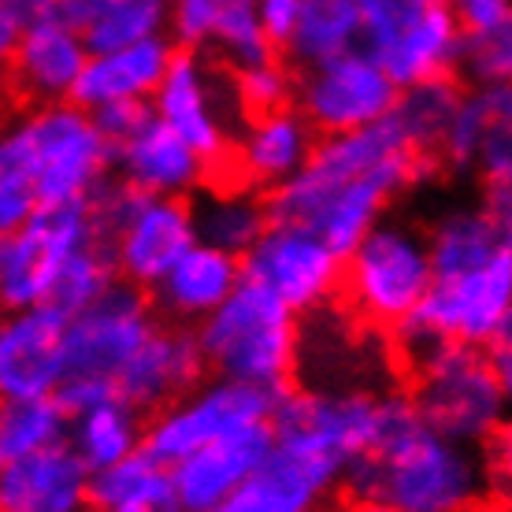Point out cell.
Returning <instances> with one entry per match:
<instances>
[{"label":"cell","instance_id":"ffe728a7","mask_svg":"<svg viewBox=\"0 0 512 512\" xmlns=\"http://www.w3.org/2000/svg\"><path fill=\"white\" fill-rule=\"evenodd\" d=\"M112 171L130 190L182 197V201L205 190L208 175H212V167L193 153L175 130H167L153 112L141 119L127 138L112 145Z\"/></svg>","mask_w":512,"mask_h":512},{"label":"cell","instance_id":"83f0119b","mask_svg":"<svg viewBox=\"0 0 512 512\" xmlns=\"http://www.w3.org/2000/svg\"><path fill=\"white\" fill-rule=\"evenodd\" d=\"M423 234H427V256H431V279L479 271L494 256L512 249V223L494 216L483 201L442 208Z\"/></svg>","mask_w":512,"mask_h":512},{"label":"cell","instance_id":"f1b7e54d","mask_svg":"<svg viewBox=\"0 0 512 512\" xmlns=\"http://www.w3.org/2000/svg\"><path fill=\"white\" fill-rule=\"evenodd\" d=\"M60 15L75 26L86 49L104 52L160 38L167 26V0H60Z\"/></svg>","mask_w":512,"mask_h":512},{"label":"cell","instance_id":"277c9868","mask_svg":"<svg viewBox=\"0 0 512 512\" xmlns=\"http://www.w3.org/2000/svg\"><path fill=\"white\" fill-rule=\"evenodd\" d=\"M208 372L245 386L282 394L297 364V312L256 282H238L234 294L190 327Z\"/></svg>","mask_w":512,"mask_h":512},{"label":"cell","instance_id":"e575fe53","mask_svg":"<svg viewBox=\"0 0 512 512\" xmlns=\"http://www.w3.org/2000/svg\"><path fill=\"white\" fill-rule=\"evenodd\" d=\"M67 442V409L56 397H8L0 401V461Z\"/></svg>","mask_w":512,"mask_h":512},{"label":"cell","instance_id":"cb8c5ba5","mask_svg":"<svg viewBox=\"0 0 512 512\" xmlns=\"http://www.w3.org/2000/svg\"><path fill=\"white\" fill-rule=\"evenodd\" d=\"M86 60H90V49L78 38L75 26L64 15H52L45 23L19 30V41L4 71L12 75V86L26 101L56 104L71 101Z\"/></svg>","mask_w":512,"mask_h":512},{"label":"cell","instance_id":"7a4b0ae2","mask_svg":"<svg viewBox=\"0 0 512 512\" xmlns=\"http://www.w3.org/2000/svg\"><path fill=\"white\" fill-rule=\"evenodd\" d=\"M342 487L401 512H479L494 494V464L487 446L427 427L405 401L379 446L346 468Z\"/></svg>","mask_w":512,"mask_h":512},{"label":"cell","instance_id":"ab89813d","mask_svg":"<svg viewBox=\"0 0 512 512\" xmlns=\"http://www.w3.org/2000/svg\"><path fill=\"white\" fill-rule=\"evenodd\" d=\"M227 0H167V26L164 38L175 49L205 52L212 34H216L219 12Z\"/></svg>","mask_w":512,"mask_h":512},{"label":"cell","instance_id":"5bb4252c","mask_svg":"<svg viewBox=\"0 0 512 512\" xmlns=\"http://www.w3.org/2000/svg\"><path fill=\"white\" fill-rule=\"evenodd\" d=\"M394 78L364 49H349L294 75V108L320 138L372 127L394 112Z\"/></svg>","mask_w":512,"mask_h":512},{"label":"cell","instance_id":"f6af8a7d","mask_svg":"<svg viewBox=\"0 0 512 512\" xmlns=\"http://www.w3.org/2000/svg\"><path fill=\"white\" fill-rule=\"evenodd\" d=\"M0 4L8 8V15L15 19L19 30H26V26H34V23H45V19H52V15H60V0H0Z\"/></svg>","mask_w":512,"mask_h":512},{"label":"cell","instance_id":"d6986e66","mask_svg":"<svg viewBox=\"0 0 512 512\" xmlns=\"http://www.w3.org/2000/svg\"><path fill=\"white\" fill-rule=\"evenodd\" d=\"M271 449V427L256 423L227 438L186 453L182 461L167 464L171 472V498L182 512H212L227 509L253 468Z\"/></svg>","mask_w":512,"mask_h":512},{"label":"cell","instance_id":"f546056e","mask_svg":"<svg viewBox=\"0 0 512 512\" xmlns=\"http://www.w3.org/2000/svg\"><path fill=\"white\" fill-rule=\"evenodd\" d=\"M197 242L242 256L268 227V201L249 186H205L190 205Z\"/></svg>","mask_w":512,"mask_h":512},{"label":"cell","instance_id":"4dcf8cb0","mask_svg":"<svg viewBox=\"0 0 512 512\" xmlns=\"http://www.w3.org/2000/svg\"><path fill=\"white\" fill-rule=\"evenodd\" d=\"M145 420L138 409H130L123 397H104L86 409L67 412V446L78 453V461L90 472L123 461L127 453L141 446Z\"/></svg>","mask_w":512,"mask_h":512},{"label":"cell","instance_id":"2e32d148","mask_svg":"<svg viewBox=\"0 0 512 512\" xmlns=\"http://www.w3.org/2000/svg\"><path fill=\"white\" fill-rule=\"evenodd\" d=\"M312 320L297 331L301 390H390V357L383 342L331 305L308 312Z\"/></svg>","mask_w":512,"mask_h":512},{"label":"cell","instance_id":"484cf974","mask_svg":"<svg viewBox=\"0 0 512 512\" xmlns=\"http://www.w3.org/2000/svg\"><path fill=\"white\" fill-rule=\"evenodd\" d=\"M0 509L90 512V468L67 442L26 453L0 468Z\"/></svg>","mask_w":512,"mask_h":512},{"label":"cell","instance_id":"7bdbcfd3","mask_svg":"<svg viewBox=\"0 0 512 512\" xmlns=\"http://www.w3.org/2000/svg\"><path fill=\"white\" fill-rule=\"evenodd\" d=\"M249 4H253L256 23L268 34L271 45H275V49H286V41H290L297 19H301L305 0H249Z\"/></svg>","mask_w":512,"mask_h":512},{"label":"cell","instance_id":"681fc988","mask_svg":"<svg viewBox=\"0 0 512 512\" xmlns=\"http://www.w3.org/2000/svg\"><path fill=\"white\" fill-rule=\"evenodd\" d=\"M416 4H446V0H416Z\"/></svg>","mask_w":512,"mask_h":512},{"label":"cell","instance_id":"44dd1931","mask_svg":"<svg viewBox=\"0 0 512 512\" xmlns=\"http://www.w3.org/2000/svg\"><path fill=\"white\" fill-rule=\"evenodd\" d=\"M64 320L49 305L0 316V401L56 394L64 375Z\"/></svg>","mask_w":512,"mask_h":512},{"label":"cell","instance_id":"836d02e7","mask_svg":"<svg viewBox=\"0 0 512 512\" xmlns=\"http://www.w3.org/2000/svg\"><path fill=\"white\" fill-rule=\"evenodd\" d=\"M461 93L464 90L457 86V78H431V82L405 86V90L397 93L390 119L423 156H431L442 145V134H446L449 119L457 112Z\"/></svg>","mask_w":512,"mask_h":512},{"label":"cell","instance_id":"8d00e7d4","mask_svg":"<svg viewBox=\"0 0 512 512\" xmlns=\"http://www.w3.org/2000/svg\"><path fill=\"white\" fill-rule=\"evenodd\" d=\"M112 282H116L112 260H108L101 242H93L86 249H78L64 264V271L56 275L49 294V308H56L60 316H75L78 308H86L93 297H101Z\"/></svg>","mask_w":512,"mask_h":512},{"label":"cell","instance_id":"5b68a950","mask_svg":"<svg viewBox=\"0 0 512 512\" xmlns=\"http://www.w3.org/2000/svg\"><path fill=\"white\" fill-rule=\"evenodd\" d=\"M153 327L156 312L145 290L116 279L101 297L64 320V375L52 397L67 412L112 397L123 364Z\"/></svg>","mask_w":512,"mask_h":512},{"label":"cell","instance_id":"ac0fdd59","mask_svg":"<svg viewBox=\"0 0 512 512\" xmlns=\"http://www.w3.org/2000/svg\"><path fill=\"white\" fill-rule=\"evenodd\" d=\"M342 468L301 446L271 438V449L231 498L234 512H327Z\"/></svg>","mask_w":512,"mask_h":512},{"label":"cell","instance_id":"30bf717a","mask_svg":"<svg viewBox=\"0 0 512 512\" xmlns=\"http://www.w3.org/2000/svg\"><path fill=\"white\" fill-rule=\"evenodd\" d=\"M149 112L167 130H175L208 167L227 160L234 134L245 119L231 71L205 52L186 49H175L160 86L149 97Z\"/></svg>","mask_w":512,"mask_h":512},{"label":"cell","instance_id":"e0dca14e","mask_svg":"<svg viewBox=\"0 0 512 512\" xmlns=\"http://www.w3.org/2000/svg\"><path fill=\"white\" fill-rule=\"evenodd\" d=\"M438 160L453 171H472L483 186L512 182V90L505 86H468L449 119Z\"/></svg>","mask_w":512,"mask_h":512},{"label":"cell","instance_id":"9a60e30c","mask_svg":"<svg viewBox=\"0 0 512 512\" xmlns=\"http://www.w3.org/2000/svg\"><path fill=\"white\" fill-rule=\"evenodd\" d=\"M416 316L435 331L438 342L472 349L512 342V249L479 271L431 279Z\"/></svg>","mask_w":512,"mask_h":512},{"label":"cell","instance_id":"d590c367","mask_svg":"<svg viewBox=\"0 0 512 512\" xmlns=\"http://www.w3.org/2000/svg\"><path fill=\"white\" fill-rule=\"evenodd\" d=\"M212 49V60L227 71H245V67H256L275 56V45L268 41V34L260 30L253 15V4L249 0H227L223 12H219L216 34L208 41Z\"/></svg>","mask_w":512,"mask_h":512},{"label":"cell","instance_id":"d4e9b609","mask_svg":"<svg viewBox=\"0 0 512 512\" xmlns=\"http://www.w3.org/2000/svg\"><path fill=\"white\" fill-rule=\"evenodd\" d=\"M242 282L238 256L193 242L186 253L149 286V305L156 316H164L175 327H197L208 312H216L234 286Z\"/></svg>","mask_w":512,"mask_h":512},{"label":"cell","instance_id":"7402d4cb","mask_svg":"<svg viewBox=\"0 0 512 512\" xmlns=\"http://www.w3.org/2000/svg\"><path fill=\"white\" fill-rule=\"evenodd\" d=\"M320 134L308 127V119L294 104H282L271 112H249L231 141V164L242 186L249 190H275L290 182L308 164Z\"/></svg>","mask_w":512,"mask_h":512},{"label":"cell","instance_id":"8fae6325","mask_svg":"<svg viewBox=\"0 0 512 512\" xmlns=\"http://www.w3.org/2000/svg\"><path fill=\"white\" fill-rule=\"evenodd\" d=\"M101 242L90 205L34 208L19 231L0 238V308L49 305L52 282L78 249Z\"/></svg>","mask_w":512,"mask_h":512},{"label":"cell","instance_id":"ee69618b","mask_svg":"<svg viewBox=\"0 0 512 512\" xmlns=\"http://www.w3.org/2000/svg\"><path fill=\"white\" fill-rule=\"evenodd\" d=\"M97 130L104 134L108 145H116L130 134V130L138 127L141 119L149 116V104H134V101H123V104H104L97 112H90Z\"/></svg>","mask_w":512,"mask_h":512},{"label":"cell","instance_id":"6da1fadb","mask_svg":"<svg viewBox=\"0 0 512 512\" xmlns=\"http://www.w3.org/2000/svg\"><path fill=\"white\" fill-rule=\"evenodd\" d=\"M423 160L427 156L386 116L372 127L320 138L308 164L264 201L271 219L297 223L346 256L386 216L394 197L420 179Z\"/></svg>","mask_w":512,"mask_h":512},{"label":"cell","instance_id":"7c38bea8","mask_svg":"<svg viewBox=\"0 0 512 512\" xmlns=\"http://www.w3.org/2000/svg\"><path fill=\"white\" fill-rule=\"evenodd\" d=\"M275 397L279 394H271V390L219 379V375L197 379L186 394H179L175 401H167L164 409L153 412V420L145 423L141 446L164 464H175L186 453L208 446L216 438H227L234 431L256 427V423H268Z\"/></svg>","mask_w":512,"mask_h":512},{"label":"cell","instance_id":"4316f807","mask_svg":"<svg viewBox=\"0 0 512 512\" xmlns=\"http://www.w3.org/2000/svg\"><path fill=\"white\" fill-rule=\"evenodd\" d=\"M175 56V45L160 34L149 41H134L123 49H104L90 52V60L78 75V86L71 93V101L86 112H97L104 104H149L156 93L160 78H164L167 64Z\"/></svg>","mask_w":512,"mask_h":512},{"label":"cell","instance_id":"f35d334b","mask_svg":"<svg viewBox=\"0 0 512 512\" xmlns=\"http://www.w3.org/2000/svg\"><path fill=\"white\" fill-rule=\"evenodd\" d=\"M231 78L245 116L249 112H271V108L294 101V71L279 56H271L256 67H245V71H234Z\"/></svg>","mask_w":512,"mask_h":512},{"label":"cell","instance_id":"3957f363","mask_svg":"<svg viewBox=\"0 0 512 512\" xmlns=\"http://www.w3.org/2000/svg\"><path fill=\"white\" fill-rule=\"evenodd\" d=\"M4 138L41 208L90 205L112 171V145L75 101L26 108Z\"/></svg>","mask_w":512,"mask_h":512},{"label":"cell","instance_id":"7dc6e473","mask_svg":"<svg viewBox=\"0 0 512 512\" xmlns=\"http://www.w3.org/2000/svg\"><path fill=\"white\" fill-rule=\"evenodd\" d=\"M342 512H401V509L383 498H353Z\"/></svg>","mask_w":512,"mask_h":512},{"label":"cell","instance_id":"b9f144b4","mask_svg":"<svg viewBox=\"0 0 512 512\" xmlns=\"http://www.w3.org/2000/svg\"><path fill=\"white\" fill-rule=\"evenodd\" d=\"M446 8L461 23L464 34L512 26V0H446Z\"/></svg>","mask_w":512,"mask_h":512},{"label":"cell","instance_id":"ba28073f","mask_svg":"<svg viewBox=\"0 0 512 512\" xmlns=\"http://www.w3.org/2000/svg\"><path fill=\"white\" fill-rule=\"evenodd\" d=\"M93 223L119 282L149 290L193 242V212L182 197L138 193L116 182H104L90 201Z\"/></svg>","mask_w":512,"mask_h":512},{"label":"cell","instance_id":"4fadbf2b","mask_svg":"<svg viewBox=\"0 0 512 512\" xmlns=\"http://www.w3.org/2000/svg\"><path fill=\"white\" fill-rule=\"evenodd\" d=\"M238 264L245 282H256L297 316L334 305V297L342 294V253L297 223L268 219Z\"/></svg>","mask_w":512,"mask_h":512},{"label":"cell","instance_id":"52a82bcc","mask_svg":"<svg viewBox=\"0 0 512 512\" xmlns=\"http://www.w3.org/2000/svg\"><path fill=\"white\" fill-rule=\"evenodd\" d=\"M509 390L487 349L442 342L412 364L409 401L427 427L472 446H490L509 420Z\"/></svg>","mask_w":512,"mask_h":512},{"label":"cell","instance_id":"f907efd6","mask_svg":"<svg viewBox=\"0 0 512 512\" xmlns=\"http://www.w3.org/2000/svg\"><path fill=\"white\" fill-rule=\"evenodd\" d=\"M212 512H234V509H231V505H227V509H212Z\"/></svg>","mask_w":512,"mask_h":512},{"label":"cell","instance_id":"74e56055","mask_svg":"<svg viewBox=\"0 0 512 512\" xmlns=\"http://www.w3.org/2000/svg\"><path fill=\"white\" fill-rule=\"evenodd\" d=\"M457 75H464L468 86H505L512 75V26L464 34Z\"/></svg>","mask_w":512,"mask_h":512},{"label":"cell","instance_id":"603a6c76","mask_svg":"<svg viewBox=\"0 0 512 512\" xmlns=\"http://www.w3.org/2000/svg\"><path fill=\"white\" fill-rule=\"evenodd\" d=\"M197 379H205V360H201L193 331L175 327V323H164V327L156 323L145 334V342L134 349V357L123 364L116 379V397H123L130 409L145 416L186 394Z\"/></svg>","mask_w":512,"mask_h":512},{"label":"cell","instance_id":"c3c4849f","mask_svg":"<svg viewBox=\"0 0 512 512\" xmlns=\"http://www.w3.org/2000/svg\"><path fill=\"white\" fill-rule=\"evenodd\" d=\"M119 512H182L175 501H167V505H153V509H119Z\"/></svg>","mask_w":512,"mask_h":512},{"label":"cell","instance_id":"1f68e13d","mask_svg":"<svg viewBox=\"0 0 512 512\" xmlns=\"http://www.w3.org/2000/svg\"><path fill=\"white\" fill-rule=\"evenodd\" d=\"M167 501H175L171 498V472L145 446L127 453L123 461L90 472V512L153 509Z\"/></svg>","mask_w":512,"mask_h":512},{"label":"cell","instance_id":"816d5d0a","mask_svg":"<svg viewBox=\"0 0 512 512\" xmlns=\"http://www.w3.org/2000/svg\"><path fill=\"white\" fill-rule=\"evenodd\" d=\"M0 512H19V509H0Z\"/></svg>","mask_w":512,"mask_h":512},{"label":"cell","instance_id":"f5cc1de1","mask_svg":"<svg viewBox=\"0 0 512 512\" xmlns=\"http://www.w3.org/2000/svg\"><path fill=\"white\" fill-rule=\"evenodd\" d=\"M0 468H4V461H0Z\"/></svg>","mask_w":512,"mask_h":512},{"label":"cell","instance_id":"d6a6232c","mask_svg":"<svg viewBox=\"0 0 512 512\" xmlns=\"http://www.w3.org/2000/svg\"><path fill=\"white\" fill-rule=\"evenodd\" d=\"M360 49V12L353 0H305L301 19L286 41V64L297 71L323 64L331 56Z\"/></svg>","mask_w":512,"mask_h":512},{"label":"cell","instance_id":"bcb514c9","mask_svg":"<svg viewBox=\"0 0 512 512\" xmlns=\"http://www.w3.org/2000/svg\"><path fill=\"white\" fill-rule=\"evenodd\" d=\"M15 41H19V26H15V19L8 15V8L0 4V71H4L8 60H12Z\"/></svg>","mask_w":512,"mask_h":512},{"label":"cell","instance_id":"60d3db41","mask_svg":"<svg viewBox=\"0 0 512 512\" xmlns=\"http://www.w3.org/2000/svg\"><path fill=\"white\" fill-rule=\"evenodd\" d=\"M34 208H38L34 190H30L8 138L0 134V238L19 231L26 219L34 216Z\"/></svg>","mask_w":512,"mask_h":512},{"label":"cell","instance_id":"8992f818","mask_svg":"<svg viewBox=\"0 0 512 512\" xmlns=\"http://www.w3.org/2000/svg\"><path fill=\"white\" fill-rule=\"evenodd\" d=\"M431 290L427 234L409 216H383L342 256V294L360 323L394 331Z\"/></svg>","mask_w":512,"mask_h":512},{"label":"cell","instance_id":"9c48e42d","mask_svg":"<svg viewBox=\"0 0 512 512\" xmlns=\"http://www.w3.org/2000/svg\"><path fill=\"white\" fill-rule=\"evenodd\" d=\"M409 397L397 390H282L268 416L271 438L346 468L372 453Z\"/></svg>","mask_w":512,"mask_h":512}]
</instances>
